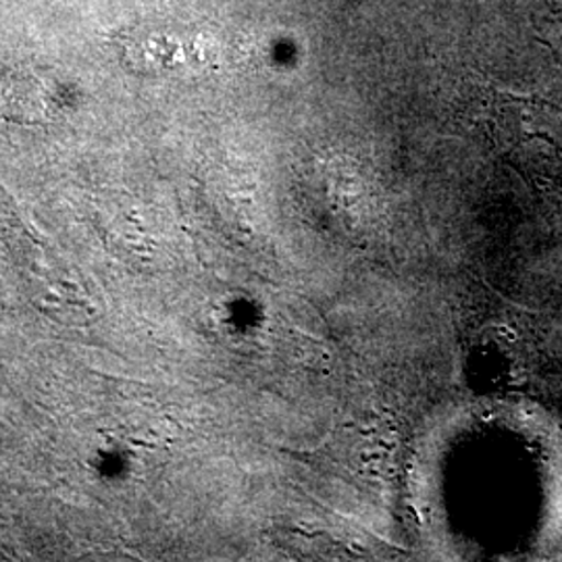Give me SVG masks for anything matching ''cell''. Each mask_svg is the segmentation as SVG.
I'll return each mask as SVG.
<instances>
[{
  "instance_id": "6da1fadb",
  "label": "cell",
  "mask_w": 562,
  "mask_h": 562,
  "mask_svg": "<svg viewBox=\"0 0 562 562\" xmlns=\"http://www.w3.org/2000/svg\"><path fill=\"white\" fill-rule=\"evenodd\" d=\"M0 302L59 322L81 319L88 301L67 265L25 227L0 188Z\"/></svg>"
}]
</instances>
